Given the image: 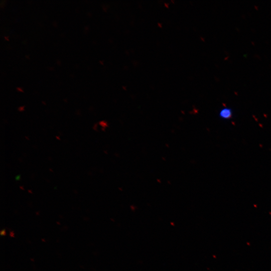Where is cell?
Returning a JSON list of instances; mask_svg holds the SVG:
<instances>
[{"instance_id": "1", "label": "cell", "mask_w": 271, "mask_h": 271, "mask_svg": "<svg viewBox=\"0 0 271 271\" xmlns=\"http://www.w3.org/2000/svg\"><path fill=\"white\" fill-rule=\"evenodd\" d=\"M232 115V111L229 108H224L219 112V116L223 119H228Z\"/></svg>"}, {"instance_id": "2", "label": "cell", "mask_w": 271, "mask_h": 271, "mask_svg": "<svg viewBox=\"0 0 271 271\" xmlns=\"http://www.w3.org/2000/svg\"><path fill=\"white\" fill-rule=\"evenodd\" d=\"M3 234L4 235L5 234V231L4 230L1 232V234L2 235Z\"/></svg>"}]
</instances>
